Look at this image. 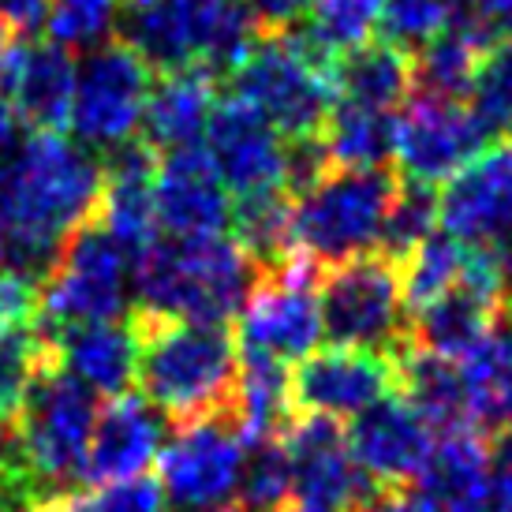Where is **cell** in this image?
Here are the masks:
<instances>
[{
    "label": "cell",
    "instance_id": "obj_7",
    "mask_svg": "<svg viewBox=\"0 0 512 512\" xmlns=\"http://www.w3.org/2000/svg\"><path fill=\"white\" fill-rule=\"evenodd\" d=\"M150 90L154 68L120 38L90 49L83 64H75V98L68 116L75 143L101 157L139 139Z\"/></svg>",
    "mask_w": 512,
    "mask_h": 512
},
{
    "label": "cell",
    "instance_id": "obj_4",
    "mask_svg": "<svg viewBox=\"0 0 512 512\" xmlns=\"http://www.w3.org/2000/svg\"><path fill=\"white\" fill-rule=\"evenodd\" d=\"M98 397L49 359L15 412V453L38 486L45 512L83 490L86 445L98 423Z\"/></svg>",
    "mask_w": 512,
    "mask_h": 512
},
{
    "label": "cell",
    "instance_id": "obj_44",
    "mask_svg": "<svg viewBox=\"0 0 512 512\" xmlns=\"http://www.w3.org/2000/svg\"><path fill=\"white\" fill-rule=\"evenodd\" d=\"M359 512H441V505L419 486H400V490H378Z\"/></svg>",
    "mask_w": 512,
    "mask_h": 512
},
{
    "label": "cell",
    "instance_id": "obj_1",
    "mask_svg": "<svg viewBox=\"0 0 512 512\" xmlns=\"http://www.w3.org/2000/svg\"><path fill=\"white\" fill-rule=\"evenodd\" d=\"M101 184V157L64 135L27 131L0 157V225L19 240L30 285H42L64 240L98 214Z\"/></svg>",
    "mask_w": 512,
    "mask_h": 512
},
{
    "label": "cell",
    "instance_id": "obj_49",
    "mask_svg": "<svg viewBox=\"0 0 512 512\" xmlns=\"http://www.w3.org/2000/svg\"><path fill=\"white\" fill-rule=\"evenodd\" d=\"M12 45H15V38L4 27H0V72H4V64H8V53H12Z\"/></svg>",
    "mask_w": 512,
    "mask_h": 512
},
{
    "label": "cell",
    "instance_id": "obj_21",
    "mask_svg": "<svg viewBox=\"0 0 512 512\" xmlns=\"http://www.w3.org/2000/svg\"><path fill=\"white\" fill-rule=\"evenodd\" d=\"M49 352L94 397H124L135 385L139 344H135L131 318L128 322H101V326L68 329V333H60L57 341H49Z\"/></svg>",
    "mask_w": 512,
    "mask_h": 512
},
{
    "label": "cell",
    "instance_id": "obj_6",
    "mask_svg": "<svg viewBox=\"0 0 512 512\" xmlns=\"http://www.w3.org/2000/svg\"><path fill=\"white\" fill-rule=\"evenodd\" d=\"M318 311L329 344L374 352H400L408 344L400 266L378 251L329 266L318 281Z\"/></svg>",
    "mask_w": 512,
    "mask_h": 512
},
{
    "label": "cell",
    "instance_id": "obj_8",
    "mask_svg": "<svg viewBox=\"0 0 512 512\" xmlns=\"http://www.w3.org/2000/svg\"><path fill=\"white\" fill-rule=\"evenodd\" d=\"M225 83L232 86V98L258 109L281 131V139L322 135L337 105L333 79L303 64L277 34H258L251 53Z\"/></svg>",
    "mask_w": 512,
    "mask_h": 512
},
{
    "label": "cell",
    "instance_id": "obj_19",
    "mask_svg": "<svg viewBox=\"0 0 512 512\" xmlns=\"http://www.w3.org/2000/svg\"><path fill=\"white\" fill-rule=\"evenodd\" d=\"M0 94L15 109V120L27 131L60 135L68 128L75 98V60L72 49L45 42H15L8 64L0 72Z\"/></svg>",
    "mask_w": 512,
    "mask_h": 512
},
{
    "label": "cell",
    "instance_id": "obj_46",
    "mask_svg": "<svg viewBox=\"0 0 512 512\" xmlns=\"http://www.w3.org/2000/svg\"><path fill=\"white\" fill-rule=\"evenodd\" d=\"M15 143H19V120H15V109L8 105V98L0 94V157L8 154Z\"/></svg>",
    "mask_w": 512,
    "mask_h": 512
},
{
    "label": "cell",
    "instance_id": "obj_39",
    "mask_svg": "<svg viewBox=\"0 0 512 512\" xmlns=\"http://www.w3.org/2000/svg\"><path fill=\"white\" fill-rule=\"evenodd\" d=\"M337 169L329 157L326 135H299V139H285V157H281V191L296 202L307 191L326 180L329 172Z\"/></svg>",
    "mask_w": 512,
    "mask_h": 512
},
{
    "label": "cell",
    "instance_id": "obj_36",
    "mask_svg": "<svg viewBox=\"0 0 512 512\" xmlns=\"http://www.w3.org/2000/svg\"><path fill=\"white\" fill-rule=\"evenodd\" d=\"M124 0H53L49 8V38L64 49H98L109 42L116 30V15H120Z\"/></svg>",
    "mask_w": 512,
    "mask_h": 512
},
{
    "label": "cell",
    "instance_id": "obj_34",
    "mask_svg": "<svg viewBox=\"0 0 512 512\" xmlns=\"http://www.w3.org/2000/svg\"><path fill=\"white\" fill-rule=\"evenodd\" d=\"M53 359L38 326H19L0 337V419H15L38 370Z\"/></svg>",
    "mask_w": 512,
    "mask_h": 512
},
{
    "label": "cell",
    "instance_id": "obj_16",
    "mask_svg": "<svg viewBox=\"0 0 512 512\" xmlns=\"http://www.w3.org/2000/svg\"><path fill=\"white\" fill-rule=\"evenodd\" d=\"M206 157L214 161L228 195L247 199L258 191L281 187L285 139L258 109L228 94L225 101L214 105L210 124H206Z\"/></svg>",
    "mask_w": 512,
    "mask_h": 512
},
{
    "label": "cell",
    "instance_id": "obj_30",
    "mask_svg": "<svg viewBox=\"0 0 512 512\" xmlns=\"http://www.w3.org/2000/svg\"><path fill=\"white\" fill-rule=\"evenodd\" d=\"M468 247L445 232H434L427 243H419L412 255L400 262V292H404V311L415 314L445 292H453L464 277Z\"/></svg>",
    "mask_w": 512,
    "mask_h": 512
},
{
    "label": "cell",
    "instance_id": "obj_52",
    "mask_svg": "<svg viewBox=\"0 0 512 512\" xmlns=\"http://www.w3.org/2000/svg\"><path fill=\"white\" fill-rule=\"evenodd\" d=\"M281 512H307V509H296V505H288V509H281Z\"/></svg>",
    "mask_w": 512,
    "mask_h": 512
},
{
    "label": "cell",
    "instance_id": "obj_41",
    "mask_svg": "<svg viewBox=\"0 0 512 512\" xmlns=\"http://www.w3.org/2000/svg\"><path fill=\"white\" fill-rule=\"evenodd\" d=\"M49 8L53 0H0V27L15 42H34L49 27Z\"/></svg>",
    "mask_w": 512,
    "mask_h": 512
},
{
    "label": "cell",
    "instance_id": "obj_45",
    "mask_svg": "<svg viewBox=\"0 0 512 512\" xmlns=\"http://www.w3.org/2000/svg\"><path fill=\"white\" fill-rule=\"evenodd\" d=\"M475 4H479L486 27L498 38H512V0H475Z\"/></svg>",
    "mask_w": 512,
    "mask_h": 512
},
{
    "label": "cell",
    "instance_id": "obj_20",
    "mask_svg": "<svg viewBox=\"0 0 512 512\" xmlns=\"http://www.w3.org/2000/svg\"><path fill=\"white\" fill-rule=\"evenodd\" d=\"M157 150L131 139L116 146L109 154H101V199H98V221L109 228L116 240L139 258L157 243V210H154V176H157Z\"/></svg>",
    "mask_w": 512,
    "mask_h": 512
},
{
    "label": "cell",
    "instance_id": "obj_51",
    "mask_svg": "<svg viewBox=\"0 0 512 512\" xmlns=\"http://www.w3.org/2000/svg\"><path fill=\"white\" fill-rule=\"evenodd\" d=\"M217 512H243L240 505H228V509H217Z\"/></svg>",
    "mask_w": 512,
    "mask_h": 512
},
{
    "label": "cell",
    "instance_id": "obj_5",
    "mask_svg": "<svg viewBox=\"0 0 512 512\" xmlns=\"http://www.w3.org/2000/svg\"><path fill=\"white\" fill-rule=\"evenodd\" d=\"M397 187V169H333L292 202V251L311 258L318 270L374 255Z\"/></svg>",
    "mask_w": 512,
    "mask_h": 512
},
{
    "label": "cell",
    "instance_id": "obj_11",
    "mask_svg": "<svg viewBox=\"0 0 512 512\" xmlns=\"http://www.w3.org/2000/svg\"><path fill=\"white\" fill-rule=\"evenodd\" d=\"M397 393V352L374 348H314L288 370V404L292 415H326L356 419L378 400Z\"/></svg>",
    "mask_w": 512,
    "mask_h": 512
},
{
    "label": "cell",
    "instance_id": "obj_40",
    "mask_svg": "<svg viewBox=\"0 0 512 512\" xmlns=\"http://www.w3.org/2000/svg\"><path fill=\"white\" fill-rule=\"evenodd\" d=\"M38 318V285L15 273H0V337Z\"/></svg>",
    "mask_w": 512,
    "mask_h": 512
},
{
    "label": "cell",
    "instance_id": "obj_15",
    "mask_svg": "<svg viewBox=\"0 0 512 512\" xmlns=\"http://www.w3.org/2000/svg\"><path fill=\"white\" fill-rule=\"evenodd\" d=\"M344 430H348L352 460L370 483L382 486V490L419 483V475L430 460V449H434V438H438V430L430 427L400 393L378 400Z\"/></svg>",
    "mask_w": 512,
    "mask_h": 512
},
{
    "label": "cell",
    "instance_id": "obj_13",
    "mask_svg": "<svg viewBox=\"0 0 512 512\" xmlns=\"http://www.w3.org/2000/svg\"><path fill=\"white\" fill-rule=\"evenodd\" d=\"M486 146L490 139L460 101L412 94L397 116V172L415 184L438 187L453 180Z\"/></svg>",
    "mask_w": 512,
    "mask_h": 512
},
{
    "label": "cell",
    "instance_id": "obj_10",
    "mask_svg": "<svg viewBox=\"0 0 512 512\" xmlns=\"http://www.w3.org/2000/svg\"><path fill=\"white\" fill-rule=\"evenodd\" d=\"M322 273L326 270H318L303 255H292L285 266L266 273L236 318L240 352L277 359L285 367L311 356L322 341V311H318Z\"/></svg>",
    "mask_w": 512,
    "mask_h": 512
},
{
    "label": "cell",
    "instance_id": "obj_31",
    "mask_svg": "<svg viewBox=\"0 0 512 512\" xmlns=\"http://www.w3.org/2000/svg\"><path fill=\"white\" fill-rule=\"evenodd\" d=\"M468 113L490 143L505 139L512 128V38H498L475 68L468 94Z\"/></svg>",
    "mask_w": 512,
    "mask_h": 512
},
{
    "label": "cell",
    "instance_id": "obj_48",
    "mask_svg": "<svg viewBox=\"0 0 512 512\" xmlns=\"http://www.w3.org/2000/svg\"><path fill=\"white\" fill-rule=\"evenodd\" d=\"M490 445H494V464H505V468H512V427L501 430V434H494V438H490Z\"/></svg>",
    "mask_w": 512,
    "mask_h": 512
},
{
    "label": "cell",
    "instance_id": "obj_27",
    "mask_svg": "<svg viewBox=\"0 0 512 512\" xmlns=\"http://www.w3.org/2000/svg\"><path fill=\"white\" fill-rule=\"evenodd\" d=\"M471 427L490 438L512 427V329H494L468 359H460Z\"/></svg>",
    "mask_w": 512,
    "mask_h": 512
},
{
    "label": "cell",
    "instance_id": "obj_50",
    "mask_svg": "<svg viewBox=\"0 0 512 512\" xmlns=\"http://www.w3.org/2000/svg\"><path fill=\"white\" fill-rule=\"evenodd\" d=\"M501 318H509V329H512V292H509V299H505V314Z\"/></svg>",
    "mask_w": 512,
    "mask_h": 512
},
{
    "label": "cell",
    "instance_id": "obj_17",
    "mask_svg": "<svg viewBox=\"0 0 512 512\" xmlns=\"http://www.w3.org/2000/svg\"><path fill=\"white\" fill-rule=\"evenodd\" d=\"M154 210L157 228L169 240L225 236V228L232 225V195L221 184L214 161L199 146L157 157Z\"/></svg>",
    "mask_w": 512,
    "mask_h": 512
},
{
    "label": "cell",
    "instance_id": "obj_24",
    "mask_svg": "<svg viewBox=\"0 0 512 512\" xmlns=\"http://www.w3.org/2000/svg\"><path fill=\"white\" fill-rule=\"evenodd\" d=\"M415 90V60L400 45L374 38V42L348 49L333 64V94L344 105L359 109H382L393 113L397 105L412 98Z\"/></svg>",
    "mask_w": 512,
    "mask_h": 512
},
{
    "label": "cell",
    "instance_id": "obj_2",
    "mask_svg": "<svg viewBox=\"0 0 512 512\" xmlns=\"http://www.w3.org/2000/svg\"><path fill=\"white\" fill-rule=\"evenodd\" d=\"M139 344L135 385L172 427L232 408L240 344L228 326H202L180 318L131 311Z\"/></svg>",
    "mask_w": 512,
    "mask_h": 512
},
{
    "label": "cell",
    "instance_id": "obj_38",
    "mask_svg": "<svg viewBox=\"0 0 512 512\" xmlns=\"http://www.w3.org/2000/svg\"><path fill=\"white\" fill-rule=\"evenodd\" d=\"M49 512H169V501H165L161 483L143 475V479H131V483L79 490L60 505H53Z\"/></svg>",
    "mask_w": 512,
    "mask_h": 512
},
{
    "label": "cell",
    "instance_id": "obj_12",
    "mask_svg": "<svg viewBox=\"0 0 512 512\" xmlns=\"http://www.w3.org/2000/svg\"><path fill=\"white\" fill-rule=\"evenodd\" d=\"M281 445L292 464V505L307 512H359L374 486L348 453V430L326 415H292Z\"/></svg>",
    "mask_w": 512,
    "mask_h": 512
},
{
    "label": "cell",
    "instance_id": "obj_14",
    "mask_svg": "<svg viewBox=\"0 0 512 512\" xmlns=\"http://www.w3.org/2000/svg\"><path fill=\"white\" fill-rule=\"evenodd\" d=\"M438 228L464 247L512 236V139L490 143L438 191Z\"/></svg>",
    "mask_w": 512,
    "mask_h": 512
},
{
    "label": "cell",
    "instance_id": "obj_29",
    "mask_svg": "<svg viewBox=\"0 0 512 512\" xmlns=\"http://www.w3.org/2000/svg\"><path fill=\"white\" fill-rule=\"evenodd\" d=\"M322 135L337 169H389L397 161V113L337 101Z\"/></svg>",
    "mask_w": 512,
    "mask_h": 512
},
{
    "label": "cell",
    "instance_id": "obj_9",
    "mask_svg": "<svg viewBox=\"0 0 512 512\" xmlns=\"http://www.w3.org/2000/svg\"><path fill=\"white\" fill-rule=\"evenodd\" d=\"M247 445L228 412L172 427L157 456V483L180 512H217L240 498Z\"/></svg>",
    "mask_w": 512,
    "mask_h": 512
},
{
    "label": "cell",
    "instance_id": "obj_37",
    "mask_svg": "<svg viewBox=\"0 0 512 512\" xmlns=\"http://www.w3.org/2000/svg\"><path fill=\"white\" fill-rule=\"evenodd\" d=\"M378 27L385 42L400 45L415 57L449 27V0H385Z\"/></svg>",
    "mask_w": 512,
    "mask_h": 512
},
{
    "label": "cell",
    "instance_id": "obj_35",
    "mask_svg": "<svg viewBox=\"0 0 512 512\" xmlns=\"http://www.w3.org/2000/svg\"><path fill=\"white\" fill-rule=\"evenodd\" d=\"M292 505V464L281 441L258 445L247 453L240 486L243 512H281Z\"/></svg>",
    "mask_w": 512,
    "mask_h": 512
},
{
    "label": "cell",
    "instance_id": "obj_28",
    "mask_svg": "<svg viewBox=\"0 0 512 512\" xmlns=\"http://www.w3.org/2000/svg\"><path fill=\"white\" fill-rule=\"evenodd\" d=\"M494 45V38H486L479 30L468 27H445L427 45L415 53V90L419 98H438V101H460L468 105L471 79L483 53Z\"/></svg>",
    "mask_w": 512,
    "mask_h": 512
},
{
    "label": "cell",
    "instance_id": "obj_26",
    "mask_svg": "<svg viewBox=\"0 0 512 512\" xmlns=\"http://www.w3.org/2000/svg\"><path fill=\"white\" fill-rule=\"evenodd\" d=\"M490 471H494L490 434L468 423V427L438 430L427 468L415 486L438 505H456L460 498H468L471 490H479Z\"/></svg>",
    "mask_w": 512,
    "mask_h": 512
},
{
    "label": "cell",
    "instance_id": "obj_33",
    "mask_svg": "<svg viewBox=\"0 0 512 512\" xmlns=\"http://www.w3.org/2000/svg\"><path fill=\"white\" fill-rule=\"evenodd\" d=\"M382 4L385 0H318L307 15V27L333 57H341L348 49L374 42V30L382 23Z\"/></svg>",
    "mask_w": 512,
    "mask_h": 512
},
{
    "label": "cell",
    "instance_id": "obj_43",
    "mask_svg": "<svg viewBox=\"0 0 512 512\" xmlns=\"http://www.w3.org/2000/svg\"><path fill=\"white\" fill-rule=\"evenodd\" d=\"M445 512H512V468L494 464L479 490H471L468 498H460Z\"/></svg>",
    "mask_w": 512,
    "mask_h": 512
},
{
    "label": "cell",
    "instance_id": "obj_32",
    "mask_svg": "<svg viewBox=\"0 0 512 512\" xmlns=\"http://www.w3.org/2000/svg\"><path fill=\"white\" fill-rule=\"evenodd\" d=\"M438 232V191L430 184H415L400 176L397 199L389 206L382 228V243L378 255H385L389 262H404L419 243H427Z\"/></svg>",
    "mask_w": 512,
    "mask_h": 512
},
{
    "label": "cell",
    "instance_id": "obj_18",
    "mask_svg": "<svg viewBox=\"0 0 512 512\" xmlns=\"http://www.w3.org/2000/svg\"><path fill=\"white\" fill-rule=\"evenodd\" d=\"M169 441V419L146 397L124 393L98 412L83 464V490L143 479Z\"/></svg>",
    "mask_w": 512,
    "mask_h": 512
},
{
    "label": "cell",
    "instance_id": "obj_22",
    "mask_svg": "<svg viewBox=\"0 0 512 512\" xmlns=\"http://www.w3.org/2000/svg\"><path fill=\"white\" fill-rule=\"evenodd\" d=\"M501 314L505 307L498 299L483 296L460 281L453 292H445L441 299L408 314V344L419 352L460 363L498 329Z\"/></svg>",
    "mask_w": 512,
    "mask_h": 512
},
{
    "label": "cell",
    "instance_id": "obj_25",
    "mask_svg": "<svg viewBox=\"0 0 512 512\" xmlns=\"http://www.w3.org/2000/svg\"><path fill=\"white\" fill-rule=\"evenodd\" d=\"M397 393L434 430H453L471 423L464 370L453 359L430 356V352L404 344L397 352Z\"/></svg>",
    "mask_w": 512,
    "mask_h": 512
},
{
    "label": "cell",
    "instance_id": "obj_23",
    "mask_svg": "<svg viewBox=\"0 0 512 512\" xmlns=\"http://www.w3.org/2000/svg\"><path fill=\"white\" fill-rule=\"evenodd\" d=\"M214 86L217 79L202 68H184V72H165L154 83L146 98L143 113V139L150 150L169 154V150H187L199 139H206V124L214 113Z\"/></svg>",
    "mask_w": 512,
    "mask_h": 512
},
{
    "label": "cell",
    "instance_id": "obj_42",
    "mask_svg": "<svg viewBox=\"0 0 512 512\" xmlns=\"http://www.w3.org/2000/svg\"><path fill=\"white\" fill-rule=\"evenodd\" d=\"M318 0H243V8L251 12L258 34H281V30L303 23L314 12Z\"/></svg>",
    "mask_w": 512,
    "mask_h": 512
},
{
    "label": "cell",
    "instance_id": "obj_47",
    "mask_svg": "<svg viewBox=\"0 0 512 512\" xmlns=\"http://www.w3.org/2000/svg\"><path fill=\"white\" fill-rule=\"evenodd\" d=\"M15 464V427L12 419H0V475Z\"/></svg>",
    "mask_w": 512,
    "mask_h": 512
},
{
    "label": "cell",
    "instance_id": "obj_3",
    "mask_svg": "<svg viewBox=\"0 0 512 512\" xmlns=\"http://www.w3.org/2000/svg\"><path fill=\"white\" fill-rule=\"evenodd\" d=\"M258 281L262 270L232 236H206V240L157 236V243H150L135 258L131 270L135 311L202 322V326L236 322Z\"/></svg>",
    "mask_w": 512,
    "mask_h": 512
}]
</instances>
